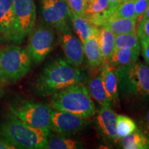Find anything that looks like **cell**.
Segmentation results:
<instances>
[{
    "label": "cell",
    "mask_w": 149,
    "mask_h": 149,
    "mask_svg": "<svg viewBox=\"0 0 149 149\" xmlns=\"http://www.w3.org/2000/svg\"><path fill=\"white\" fill-rule=\"evenodd\" d=\"M84 1L85 3H87L90 2V1H92V0H84Z\"/></svg>",
    "instance_id": "36"
},
{
    "label": "cell",
    "mask_w": 149,
    "mask_h": 149,
    "mask_svg": "<svg viewBox=\"0 0 149 149\" xmlns=\"http://www.w3.org/2000/svg\"><path fill=\"white\" fill-rule=\"evenodd\" d=\"M13 22V0H0V37L8 40Z\"/></svg>",
    "instance_id": "17"
},
{
    "label": "cell",
    "mask_w": 149,
    "mask_h": 149,
    "mask_svg": "<svg viewBox=\"0 0 149 149\" xmlns=\"http://www.w3.org/2000/svg\"><path fill=\"white\" fill-rule=\"evenodd\" d=\"M137 24V19L110 17L105 26L109 28L115 35H119L136 32Z\"/></svg>",
    "instance_id": "20"
},
{
    "label": "cell",
    "mask_w": 149,
    "mask_h": 149,
    "mask_svg": "<svg viewBox=\"0 0 149 149\" xmlns=\"http://www.w3.org/2000/svg\"><path fill=\"white\" fill-rule=\"evenodd\" d=\"M83 74L78 67L65 59H57L44 68L35 83V91L42 97L52 96L70 86L81 83Z\"/></svg>",
    "instance_id": "1"
},
{
    "label": "cell",
    "mask_w": 149,
    "mask_h": 149,
    "mask_svg": "<svg viewBox=\"0 0 149 149\" xmlns=\"http://www.w3.org/2000/svg\"><path fill=\"white\" fill-rule=\"evenodd\" d=\"M148 4L149 0H134V6L137 19L144 14Z\"/></svg>",
    "instance_id": "30"
},
{
    "label": "cell",
    "mask_w": 149,
    "mask_h": 149,
    "mask_svg": "<svg viewBox=\"0 0 149 149\" xmlns=\"http://www.w3.org/2000/svg\"><path fill=\"white\" fill-rule=\"evenodd\" d=\"M88 89L91 97L94 99L102 107L111 108L112 103L106 93L101 73L91 79L88 84Z\"/></svg>",
    "instance_id": "18"
},
{
    "label": "cell",
    "mask_w": 149,
    "mask_h": 149,
    "mask_svg": "<svg viewBox=\"0 0 149 149\" xmlns=\"http://www.w3.org/2000/svg\"><path fill=\"white\" fill-rule=\"evenodd\" d=\"M139 128L145 135L149 137V106L143 114L139 122Z\"/></svg>",
    "instance_id": "29"
},
{
    "label": "cell",
    "mask_w": 149,
    "mask_h": 149,
    "mask_svg": "<svg viewBox=\"0 0 149 149\" xmlns=\"http://www.w3.org/2000/svg\"><path fill=\"white\" fill-rule=\"evenodd\" d=\"M117 114L111 108L102 107L97 115V124L101 135L108 140L118 142L116 134Z\"/></svg>",
    "instance_id": "13"
},
{
    "label": "cell",
    "mask_w": 149,
    "mask_h": 149,
    "mask_svg": "<svg viewBox=\"0 0 149 149\" xmlns=\"http://www.w3.org/2000/svg\"><path fill=\"white\" fill-rule=\"evenodd\" d=\"M140 42V53L147 65L149 66V39L139 40Z\"/></svg>",
    "instance_id": "31"
},
{
    "label": "cell",
    "mask_w": 149,
    "mask_h": 149,
    "mask_svg": "<svg viewBox=\"0 0 149 149\" xmlns=\"http://www.w3.org/2000/svg\"><path fill=\"white\" fill-rule=\"evenodd\" d=\"M43 19L59 33L70 31L71 13L65 0H40Z\"/></svg>",
    "instance_id": "9"
},
{
    "label": "cell",
    "mask_w": 149,
    "mask_h": 149,
    "mask_svg": "<svg viewBox=\"0 0 149 149\" xmlns=\"http://www.w3.org/2000/svg\"><path fill=\"white\" fill-rule=\"evenodd\" d=\"M115 7L108 0H92L86 3L84 15L94 26L101 28L107 25Z\"/></svg>",
    "instance_id": "11"
},
{
    "label": "cell",
    "mask_w": 149,
    "mask_h": 149,
    "mask_svg": "<svg viewBox=\"0 0 149 149\" xmlns=\"http://www.w3.org/2000/svg\"><path fill=\"white\" fill-rule=\"evenodd\" d=\"M26 51L31 60L39 64L53 50L55 44V33L48 26H40L30 33Z\"/></svg>",
    "instance_id": "8"
},
{
    "label": "cell",
    "mask_w": 149,
    "mask_h": 149,
    "mask_svg": "<svg viewBox=\"0 0 149 149\" xmlns=\"http://www.w3.org/2000/svg\"><path fill=\"white\" fill-rule=\"evenodd\" d=\"M71 22L76 34L84 44L93 34L96 28L87 19L84 15L71 13Z\"/></svg>",
    "instance_id": "19"
},
{
    "label": "cell",
    "mask_w": 149,
    "mask_h": 149,
    "mask_svg": "<svg viewBox=\"0 0 149 149\" xmlns=\"http://www.w3.org/2000/svg\"><path fill=\"white\" fill-rule=\"evenodd\" d=\"M111 17L137 19L135 15L134 0H123L115 7Z\"/></svg>",
    "instance_id": "25"
},
{
    "label": "cell",
    "mask_w": 149,
    "mask_h": 149,
    "mask_svg": "<svg viewBox=\"0 0 149 149\" xmlns=\"http://www.w3.org/2000/svg\"><path fill=\"white\" fill-rule=\"evenodd\" d=\"M84 56L88 66L91 68H97L104 62L100 44L99 28L95 30L88 40L83 44Z\"/></svg>",
    "instance_id": "15"
},
{
    "label": "cell",
    "mask_w": 149,
    "mask_h": 149,
    "mask_svg": "<svg viewBox=\"0 0 149 149\" xmlns=\"http://www.w3.org/2000/svg\"><path fill=\"white\" fill-rule=\"evenodd\" d=\"M120 97L129 102H149V66L136 61L116 68Z\"/></svg>",
    "instance_id": "2"
},
{
    "label": "cell",
    "mask_w": 149,
    "mask_h": 149,
    "mask_svg": "<svg viewBox=\"0 0 149 149\" xmlns=\"http://www.w3.org/2000/svg\"><path fill=\"white\" fill-rule=\"evenodd\" d=\"M110 4H111L112 6H117V5L120 4V3L122 2L123 0H108Z\"/></svg>",
    "instance_id": "34"
},
{
    "label": "cell",
    "mask_w": 149,
    "mask_h": 149,
    "mask_svg": "<svg viewBox=\"0 0 149 149\" xmlns=\"http://www.w3.org/2000/svg\"><path fill=\"white\" fill-rule=\"evenodd\" d=\"M36 15L34 0H13V22L8 40L23 42L34 29Z\"/></svg>",
    "instance_id": "7"
},
{
    "label": "cell",
    "mask_w": 149,
    "mask_h": 149,
    "mask_svg": "<svg viewBox=\"0 0 149 149\" xmlns=\"http://www.w3.org/2000/svg\"><path fill=\"white\" fill-rule=\"evenodd\" d=\"M102 82L108 97L111 103L118 104L120 102V95L118 91V83L116 74V68L113 66L109 61H104L101 72Z\"/></svg>",
    "instance_id": "14"
},
{
    "label": "cell",
    "mask_w": 149,
    "mask_h": 149,
    "mask_svg": "<svg viewBox=\"0 0 149 149\" xmlns=\"http://www.w3.org/2000/svg\"><path fill=\"white\" fill-rule=\"evenodd\" d=\"M120 141L124 149L149 148V137L138 129L123 137Z\"/></svg>",
    "instance_id": "22"
},
{
    "label": "cell",
    "mask_w": 149,
    "mask_h": 149,
    "mask_svg": "<svg viewBox=\"0 0 149 149\" xmlns=\"http://www.w3.org/2000/svg\"><path fill=\"white\" fill-rule=\"evenodd\" d=\"M31 64L26 49L20 46L11 45L0 51V70L3 81H19L29 72Z\"/></svg>",
    "instance_id": "5"
},
{
    "label": "cell",
    "mask_w": 149,
    "mask_h": 149,
    "mask_svg": "<svg viewBox=\"0 0 149 149\" xmlns=\"http://www.w3.org/2000/svg\"><path fill=\"white\" fill-rule=\"evenodd\" d=\"M139 54L140 48H115L108 61L115 68L127 66L138 61Z\"/></svg>",
    "instance_id": "16"
},
{
    "label": "cell",
    "mask_w": 149,
    "mask_h": 149,
    "mask_svg": "<svg viewBox=\"0 0 149 149\" xmlns=\"http://www.w3.org/2000/svg\"><path fill=\"white\" fill-rule=\"evenodd\" d=\"M100 44L104 61H108L114 51L115 35L107 26L99 28Z\"/></svg>",
    "instance_id": "21"
},
{
    "label": "cell",
    "mask_w": 149,
    "mask_h": 149,
    "mask_svg": "<svg viewBox=\"0 0 149 149\" xmlns=\"http://www.w3.org/2000/svg\"><path fill=\"white\" fill-rule=\"evenodd\" d=\"M84 118L68 112L52 110L51 129L61 135H71L79 133L86 126Z\"/></svg>",
    "instance_id": "10"
},
{
    "label": "cell",
    "mask_w": 149,
    "mask_h": 149,
    "mask_svg": "<svg viewBox=\"0 0 149 149\" xmlns=\"http://www.w3.org/2000/svg\"><path fill=\"white\" fill-rule=\"evenodd\" d=\"M136 33L139 40L149 39V18L144 19L138 22Z\"/></svg>",
    "instance_id": "28"
},
{
    "label": "cell",
    "mask_w": 149,
    "mask_h": 149,
    "mask_svg": "<svg viewBox=\"0 0 149 149\" xmlns=\"http://www.w3.org/2000/svg\"><path fill=\"white\" fill-rule=\"evenodd\" d=\"M0 149H16L13 145L0 138Z\"/></svg>",
    "instance_id": "32"
},
{
    "label": "cell",
    "mask_w": 149,
    "mask_h": 149,
    "mask_svg": "<svg viewBox=\"0 0 149 149\" xmlns=\"http://www.w3.org/2000/svg\"><path fill=\"white\" fill-rule=\"evenodd\" d=\"M10 113L33 127L51 130L52 108L46 104L29 100L15 102L8 106Z\"/></svg>",
    "instance_id": "6"
},
{
    "label": "cell",
    "mask_w": 149,
    "mask_h": 149,
    "mask_svg": "<svg viewBox=\"0 0 149 149\" xmlns=\"http://www.w3.org/2000/svg\"><path fill=\"white\" fill-rule=\"evenodd\" d=\"M52 109L68 112L87 119L95 114V107L88 89L81 83L71 85L52 95Z\"/></svg>",
    "instance_id": "4"
},
{
    "label": "cell",
    "mask_w": 149,
    "mask_h": 149,
    "mask_svg": "<svg viewBox=\"0 0 149 149\" xmlns=\"http://www.w3.org/2000/svg\"><path fill=\"white\" fill-rule=\"evenodd\" d=\"M147 18H149V4L148 6V7H147L146 10H145V12L144 13V14L141 15L140 17H139L138 19H137V21H138V22L139 21H141V20L142 19H147Z\"/></svg>",
    "instance_id": "33"
},
{
    "label": "cell",
    "mask_w": 149,
    "mask_h": 149,
    "mask_svg": "<svg viewBox=\"0 0 149 149\" xmlns=\"http://www.w3.org/2000/svg\"><path fill=\"white\" fill-rule=\"evenodd\" d=\"M49 134L50 130L30 126L10 113L0 124V138L16 148H44Z\"/></svg>",
    "instance_id": "3"
},
{
    "label": "cell",
    "mask_w": 149,
    "mask_h": 149,
    "mask_svg": "<svg viewBox=\"0 0 149 149\" xmlns=\"http://www.w3.org/2000/svg\"><path fill=\"white\" fill-rule=\"evenodd\" d=\"M70 13H74L79 15H84V9L86 3L84 0H65Z\"/></svg>",
    "instance_id": "27"
},
{
    "label": "cell",
    "mask_w": 149,
    "mask_h": 149,
    "mask_svg": "<svg viewBox=\"0 0 149 149\" xmlns=\"http://www.w3.org/2000/svg\"><path fill=\"white\" fill-rule=\"evenodd\" d=\"M0 80H2V81H3V76H2V74H1V70H0Z\"/></svg>",
    "instance_id": "35"
},
{
    "label": "cell",
    "mask_w": 149,
    "mask_h": 149,
    "mask_svg": "<svg viewBox=\"0 0 149 149\" xmlns=\"http://www.w3.org/2000/svg\"><path fill=\"white\" fill-rule=\"evenodd\" d=\"M137 126L133 120L123 115H117L116 120V134L120 141L123 137L137 130Z\"/></svg>",
    "instance_id": "24"
},
{
    "label": "cell",
    "mask_w": 149,
    "mask_h": 149,
    "mask_svg": "<svg viewBox=\"0 0 149 149\" xmlns=\"http://www.w3.org/2000/svg\"><path fill=\"white\" fill-rule=\"evenodd\" d=\"M115 48H140L139 39L137 33L115 35Z\"/></svg>",
    "instance_id": "26"
},
{
    "label": "cell",
    "mask_w": 149,
    "mask_h": 149,
    "mask_svg": "<svg viewBox=\"0 0 149 149\" xmlns=\"http://www.w3.org/2000/svg\"><path fill=\"white\" fill-rule=\"evenodd\" d=\"M60 43L65 59L76 67L82 65L84 61V45L80 40L70 31L61 33Z\"/></svg>",
    "instance_id": "12"
},
{
    "label": "cell",
    "mask_w": 149,
    "mask_h": 149,
    "mask_svg": "<svg viewBox=\"0 0 149 149\" xmlns=\"http://www.w3.org/2000/svg\"><path fill=\"white\" fill-rule=\"evenodd\" d=\"M81 148L79 142L74 139L55 135H48L45 149H77Z\"/></svg>",
    "instance_id": "23"
}]
</instances>
